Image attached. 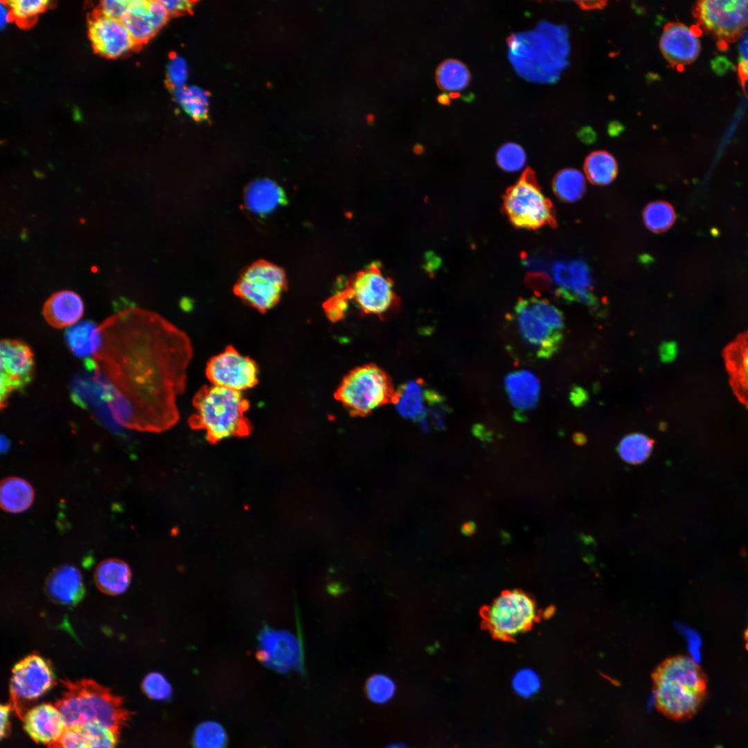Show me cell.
Returning a JSON list of instances; mask_svg holds the SVG:
<instances>
[{"instance_id":"obj_1","label":"cell","mask_w":748,"mask_h":748,"mask_svg":"<svg viewBox=\"0 0 748 748\" xmlns=\"http://www.w3.org/2000/svg\"><path fill=\"white\" fill-rule=\"evenodd\" d=\"M100 346L85 366L113 420L126 428L159 433L179 420L177 397L193 356L188 335L166 318L136 306L109 317Z\"/></svg>"},{"instance_id":"obj_2","label":"cell","mask_w":748,"mask_h":748,"mask_svg":"<svg viewBox=\"0 0 748 748\" xmlns=\"http://www.w3.org/2000/svg\"><path fill=\"white\" fill-rule=\"evenodd\" d=\"M506 42L515 71L528 81L555 82L567 64L569 44L564 26L542 21L534 31L512 33Z\"/></svg>"},{"instance_id":"obj_3","label":"cell","mask_w":748,"mask_h":748,"mask_svg":"<svg viewBox=\"0 0 748 748\" xmlns=\"http://www.w3.org/2000/svg\"><path fill=\"white\" fill-rule=\"evenodd\" d=\"M652 679L657 709L674 720L691 718L706 695L707 677L700 666L688 656L664 660L655 669Z\"/></svg>"},{"instance_id":"obj_4","label":"cell","mask_w":748,"mask_h":748,"mask_svg":"<svg viewBox=\"0 0 748 748\" xmlns=\"http://www.w3.org/2000/svg\"><path fill=\"white\" fill-rule=\"evenodd\" d=\"M193 406L195 412L188 418V425L194 430L204 431L211 444L246 437L251 432V424L245 415L250 404L242 392L204 385L194 395Z\"/></svg>"},{"instance_id":"obj_5","label":"cell","mask_w":748,"mask_h":748,"mask_svg":"<svg viewBox=\"0 0 748 748\" xmlns=\"http://www.w3.org/2000/svg\"><path fill=\"white\" fill-rule=\"evenodd\" d=\"M62 684L64 691L54 705L66 727L99 723L121 731L130 721L132 713L109 688L90 679H64Z\"/></svg>"},{"instance_id":"obj_6","label":"cell","mask_w":748,"mask_h":748,"mask_svg":"<svg viewBox=\"0 0 748 748\" xmlns=\"http://www.w3.org/2000/svg\"><path fill=\"white\" fill-rule=\"evenodd\" d=\"M513 321L524 345L539 358H548L559 348L564 327L560 311L549 301L521 299L515 304Z\"/></svg>"},{"instance_id":"obj_7","label":"cell","mask_w":748,"mask_h":748,"mask_svg":"<svg viewBox=\"0 0 748 748\" xmlns=\"http://www.w3.org/2000/svg\"><path fill=\"white\" fill-rule=\"evenodd\" d=\"M395 391L388 375L370 364L350 371L339 385L335 397L352 414L366 416L392 402Z\"/></svg>"},{"instance_id":"obj_8","label":"cell","mask_w":748,"mask_h":748,"mask_svg":"<svg viewBox=\"0 0 748 748\" xmlns=\"http://www.w3.org/2000/svg\"><path fill=\"white\" fill-rule=\"evenodd\" d=\"M504 210L516 227L536 229L555 224L553 205L543 195L533 172L529 168L506 190Z\"/></svg>"},{"instance_id":"obj_9","label":"cell","mask_w":748,"mask_h":748,"mask_svg":"<svg viewBox=\"0 0 748 748\" xmlns=\"http://www.w3.org/2000/svg\"><path fill=\"white\" fill-rule=\"evenodd\" d=\"M533 600L519 590L505 591L484 612L489 631L500 639H510L527 631L537 618Z\"/></svg>"},{"instance_id":"obj_10","label":"cell","mask_w":748,"mask_h":748,"mask_svg":"<svg viewBox=\"0 0 748 748\" xmlns=\"http://www.w3.org/2000/svg\"><path fill=\"white\" fill-rule=\"evenodd\" d=\"M56 684L50 661L37 653L19 660L12 669L10 696L12 709L22 720L30 703Z\"/></svg>"},{"instance_id":"obj_11","label":"cell","mask_w":748,"mask_h":748,"mask_svg":"<svg viewBox=\"0 0 748 748\" xmlns=\"http://www.w3.org/2000/svg\"><path fill=\"white\" fill-rule=\"evenodd\" d=\"M285 285V275L280 267L258 261L242 272L233 292L245 305L265 313L277 305Z\"/></svg>"},{"instance_id":"obj_12","label":"cell","mask_w":748,"mask_h":748,"mask_svg":"<svg viewBox=\"0 0 748 748\" xmlns=\"http://www.w3.org/2000/svg\"><path fill=\"white\" fill-rule=\"evenodd\" d=\"M693 15L704 32L722 43L733 42L748 27V0L699 1Z\"/></svg>"},{"instance_id":"obj_13","label":"cell","mask_w":748,"mask_h":748,"mask_svg":"<svg viewBox=\"0 0 748 748\" xmlns=\"http://www.w3.org/2000/svg\"><path fill=\"white\" fill-rule=\"evenodd\" d=\"M258 366L254 359L241 354L232 345L211 357L205 374L211 384L242 392L258 383Z\"/></svg>"},{"instance_id":"obj_14","label":"cell","mask_w":748,"mask_h":748,"mask_svg":"<svg viewBox=\"0 0 748 748\" xmlns=\"http://www.w3.org/2000/svg\"><path fill=\"white\" fill-rule=\"evenodd\" d=\"M0 404L6 407L14 391L31 382L35 372L34 355L30 347L17 339H1L0 343Z\"/></svg>"},{"instance_id":"obj_15","label":"cell","mask_w":748,"mask_h":748,"mask_svg":"<svg viewBox=\"0 0 748 748\" xmlns=\"http://www.w3.org/2000/svg\"><path fill=\"white\" fill-rule=\"evenodd\" d=\"M344 293L366 314L382 315L396 305L392 282L376 268L359 273Z\"/></svg>"},{"instance_id":"obj_16","label":"cell","mask_w":748,"mask_h":748,"mask_svg":"<svg viewBox=\"0 0 748 748\" xmlns=\"http://www.w3.org/2000/svg\"><path fill=\"white\" fill-rule=\"evenodd\" d=\"M259 660L281 673L301 670L302 652L296 637L289 632L265 628L259 636Z\"/></svg>"},{"instance_id":"obj_17","label":"cell","mask_w":748,"mask_h":748,"mask_svg":"<svg viewBox=\"0 0 748 748\" xmlns=\"http://www.w3.org/2000/svg\"><path fill=\"white\" fill-rule=\"evenodd\" d=\"M89 37L95 51L109 58L121 57L136 45L121 20L98 12L89 21Z\"/></svg>"},{"instance_id":"obj_18","label":"cell","mask_w":748,"mask_h":748,"mask_svg":"<svg viewBox=\"0 0 748 748\" xmlns=\"http://www.w3.org/2000/svg\"><path fill=\"white\" fill-rule=\"evenodd\" d=\"M170 15L161 1L133 0L121 21L136 44L149 41Z\"/></svg>"},{"instance_id":"obj_19","label":"cell","mask_w":748,"mask_h":748,"mask_svg":"<svg viewBox=\"0 0 748 748\" xmlns=\"http://www.w3.org/2000/svg\"><path fill=\"white\" fill-rule=\"evenodd\" d=\"M660 49L672 66L683 67L694 62L700 51L698 35L682 23L670 22L664 28Z\"/></svg>"},{"instance_id":"obj_20","label":"cell","mask_w":748,"mask_h":748,"mask_svg":"<svg viewBox=\"0 0 748 748\" xmlns=\"http://www.w3.org/2000/svg\"><path fill=\"white\" fill-rule=\"evenodd\" d=\"M551 273L558 285L559 296L579 299L589 304L593 303L590 292L591 276L585 262L580 260L555 261L551 267Z\"/></svg>"},{"instance_id":"obj_21","label":"cell","mask_w":748,"mask_h":748,"mask_svg":"<svg viewBox=\"0 0 748 748\" xmlns=\"http://www.w3.org/2000/svg\"><path fill=\"white\" fill-rule=\"evenodd\" d=\"M722 357L733 393L748 409V330L726 345Z\"/></svg>"},{"instance_id":"obj_22","label":"cell","mask_w":748,"mask_h":748,"mask_svg":"<svg viewBox=\"0 0 748 748\" xmlns=\"http://www.w3.org/2000/svg\"><path fill=\"white\" fill-rule=\"evenodd\" d=\"M120 731L99 723L66 727L62 736L48 748H116Z\"/></svg>"},{"instance_id":"obj_23","label":"cell","mask_w":748,"mask_h":748,"mask_svg":"<svg viewBox=\"0 0 748 748\" xmlns=\"http://www.w3.org/2000/svg\"><path fill=\"white\" fill-rule=\"evenodd\" d=\"M22 722L24 730L35 742L47 746L57 741L66 729L60 711L51 704L32 707Z\"/></svg>"},{"instance_id":"obj_24","label":"cell","mask_w":748,"mask_h":748,"mask_svg":"<svg viewBox=\"0 0 748 748\" xmlns=\"http://www.w3.org/2000/svg\"><path fill=\"white\" fill-rule=\"evenodd\" d=\"M45 591L49 598L57 604L75 605L85 594L80 571L71 565L55 568L46 578Z\"/></svg>"},{"instance_id":"obj_25","label":"cell","mask_w":748,"mask_h":748,"mask_svg":"<svg viewBox=\"0 0 748 748\" xmlns=\"http://www.w3.org/2000/svg\"><path fill=\"white\" fill-rule=\"evenodd\" d=\"M84 305L80 296L71 290L53 293L44 303L42 314L46 321L57 329L70 327L82 317Z\"/></svg>"},{"instance_id":"obj_26","label":"cell","mask_w":748,"mask_h":748,"mask_svg":"<svg viewBox=\"0 0 748 748\" xmlns=\"http://www.w3.org/2000/svg\"><path fill=\"white\" fill-rule=\"evenodd\" d=\"M504 386L510 402L517 414L526 413L537 406L540 383L531 371L522 369L508 373L505 377Z\"/></svg>"},{"instance_id":"obj_27","label":"cell","mask_w":748,"mask_h":748,"mask_svg":"<svg viewBox=\"0 0 748 748\" xmlns=\"http://www.w3.org/2000/svg\"><path fill=\"white\" fill-rule=\"evenodd\" d=\"M244 197L248 208L260 215L271 213L286 200L281 187L267 179H258L251 183L246 190Z\"/></svg>"},{"instance_id":"obj_28","label":"cell","mask_w":748,"mask_h":748,"mask_svg":"<svg viewBox=\"0 0 748 748\" xmlns=\"http://www.w3.org/2000/svg\"><path fill=\"white\" fill-rule=\"evenodd\" d=\"M131 570L126 562L119 559H107L97 566L94 580L103 593L116 596L127 589L131 580Z\"/></svg>"},{"instance_id":"obj_29","label":"cell","mask_w":748,"mask_h":748,"mask_svg":"<svg viewBox=\"0 0 748 748\" xmlns=\"http://www.w3.org/2000/svg\"><path fill=\"white\" fill-rule=\"evenodd\" d=\"M64 339L67 347L74 355L84 358V360L90 359L100 346L99 326L90 320L77 323L66 330Z\"/></svg>"},{"instance_id":"obj_30","label":"cell","mask_w":748,"mask_h":748,"mask_svg":"<svg viewBox=\"0 0 748 748\" xmlns=\"http://www.w3.org/2000/svg\"><path fill=\"white\" fill-rule=\"evenodd\" d=\"M426 388L421 380H410L395 391L393 403L399 414L417 422L427 415Z\"/></svg>"},{"instance_id":"obj_31","label":"cell","mask_w":748,"mask_h":748,"mask_svg":"<svg viewBox=\"0 0 748 748\" xmlns=\"http://www.w3.org/2000/svg\"><path fill=\"white\" fill-rule=\"evenodd\" d=\"M34 490L25 479L9 477L1 481L0 505L9 513H20L28 510L34 501Z\"/></svg>"},{"instance_id":"obj_32","label":"cell","mask_w":748,"mask_h":748,"mask_svg":"<svg viewBox=\"0 0 748 748\" xmlns=\"http://www.w3.org/2000/svg\"><path fill=\"white\" fill-rule=\"evenodd\" d=\"M584 170L589 181L596 185L610 184L616 177L618 165L614 157L603 150L594 151L586 158Z\"/></svg>"},{"instance_id":"obj_33","label":"cell","mask_w":748,"mask_h":748,"mask_svg":"<svg viewBox=\"0 0 748 748\" xmlns=\"http://www.w3.org/2000/svg\"><path fill=\"white\" fill-rule=\"evenodd\" d=\"M436 81L443 91H456L465 89L470 83V73L461 61L447 59L442 62L436 71Z\"/></svg>"},{"instance_id":"obj_34","label":"cell","mask_w":748,"mask_h":748,"mask_svg":"<svg viewBox=\"0 0 748 748\" xmlns=\"http://www.w3.org/2000/svg\"><path fill=\"white\" fill-rule=\"evenodd\" d=\"M553 189L559 199L567 202H573L584 195L586 190L585 179L579 170L564 168L555 175Z\"/></svg>"},{"instance_id":"obj_35","label":"cell","mask_w":748,"mask_h":748,"mask_svg":"<svg viewBox=\"0 0 748 748\" xmlns=\"http://www.w3.org/2000/svg\"><path fill=\"white\" fill-rule=\"evenodd\" d=\"M653 445V440L647 436L639 433L631 434L621 440L618 451L625 462L639 464L648 458Z\"/></svg>"},{"instance_id":"obj_36","label":"cell","mask_w":748,"mask_h":748,"mask_svg":"<svg viewBox=\"0 0 748 748\" xmlns=\"http://www.w3.org/2000/svg\"><path fill=\"white\" fill-rule=\"evenodd\" d=\"M675 217L672 205L661 200L648 204L643 212L645 225L654 233H662L669 229L674 224Z\"/></svg>"},{"instance_id":"obj_37","label":"cell","mask_w":748,"mask_h":748,"mask_svg":"<svg viewBox=\"0 0 748 748\" xmlns=\"http://www.w3.org/2000/svg\"><path fill=\"white\" fill-rule=\"evenodd\" d=\"M178 102L191 117L196 121L207 118L208 96L202 89L190 87L175 89Z\"/></svg>"},{"instance_id":"obj_38","label":"cell","mask_w":748,"mask_h":748,"mask_svg":"<svg viewBox=\"0 0 748 748\" xmlns=\"http://www.w3.org/2000/svg\"><path fill=\"white\" fill-rule=\"evenodd\" d=\"M228 737L223 727L215 721L200 723L193 732V748H226Z\"/></svg>"},{"instance_id":"obj_39","label":"cell","mask_w":748,"mask_h":748,"mask_svg":"<svg viewBox=\"0 0 748 748\" xmlns=\"http://www.w3.org/2000/svg\"><path fill=\"white\" fill-rule=\"evenodd\" d=\"M427 416L432 427L443 430L446 427L449 407L443 395L436 390L427 389Z\"/></svg>"},{"instance_id":"obj_40","label":"cell","mask_w":748,"mask_h":748,"mask_svg":"<svg viewBox=\"0 0 748 748\" xmlns=\"http://www.w3.org/2000/svg\"><path fill=\"white\" fill-rule=\"evenodd\" d=\"M12 19L21 25H28L42 12L49 3L46 0H12L6 1Z\"/></svg>"},{"instance_id":"obj_41","label":"cell","mask_w":748,"mask_h":748,"mask_svg":"<svg viewBox=\"0 0 748 748\" xmlns=\"http://www.w3.org/2000/svg\"><path fill=\"white\" fill-rule=\"evenodd\" d=\"M526 153L517 143H507L501 145L496 154L498 166L506 172L519 170L525 164Z\"/></svg>"},{"instance_id":"obj_42","label":"cell","mask_w":748,"mask_h":748,"mask_svg":"<svg viewBox=\"0 0 748 748\" xmlns=\"http://www.w3.org/2000/svg\"><path fill=\"white\" fill-rule=\"evenodd\" d=\"M395 691V686L393 681L384 675H375L371 677L366 684V693L368 697L377 704L387 702L393 697Z\"/></svg>"},{"instance_id":"obj_43","label":"cell","mask_w":748,"mask_h":748,"mask_svg":"<svg viewBox=\"0 0 748 748\" xmlns=\"http://www.w3.org/2000/svg\"><path fill=\"white\" fill-rule=\"evenodd\" d=\"M142 689L148 697L154 700H168L172 695V688L168 680L157 672H152L144 677Z\"/></svg>"},{"instance_id":"obj_44","label":"cell","mask_w":748,"mask_h":748,"mask_svg":"<svg viewBox=\"0 0 748 748\" xmlns=\"http://www.w3.org/2000/svg\"><path fill=\"white\" fill-rule=\"evenodd\" d=\"M512 685L516 693L522 697H528L538 691L540 680L533 670L523 668L515 674Z\"/></svg>"},{"instance_id":"obj_45","label":"cell","mask_w":748,"mask_h":748,"mask_svg":"<svg viewBox=\"0 0 748 748\" xmlns=\"http://www.w3.org/2000/svg\"><path fill=\"white\" fill-rule=\"evenodd\" d=\"M188 69L185 61L177 55L170 56L167 69V82L174 90L184 87Z\"/></svg>"},{"instance_id":"obj_46","label":"cell","mask_w":748,"mask_h":748,"mask_svg":"<svg viewBox=\"0 0 748 748\" xmlns=\"http://www.w3.org/2000/svg\"><path fill=\"white\" fill-rule=\"evenodd\" d=\"M130 1L127 0H105L100 2L98 12L109 18L121 20L127 12Z\"/></svg>"},{"instance_id":"obj_47","label":"cell","mask_w":748,"mask_h":748,"mask_svg":"<svg viewBox=\"0 0 748 748\" xmlns=\"http://www.w3.org/2000/svg\"><path fill=\"white\" fill-rule=\"evenodd\" d=\"M348 301L345 293L337 295L327 301L324 306L329 319L333 321L340 319L348 308Z\"/></svg>"},{"instance_id":"obj_48","label":"cell","mask_w":748,"mask_h":748,"mask_svg":"<svg viewBox=\"0 0 748 748\" xmlns=\"http://www.w3.org/2000/svg\"><path fill=\"white\" fill-rule=\"evenodd\" d=\"M170 16H177L193 10L195 1L186 0L161 1Z\"/></svg>"},{"instance_id":"obj_49","label":"cell","mask_w":748,"mask_h":748,"mask_svg":"<svg viewBox=\"0 0 748 748\" xmlns=\"http://www.w3.org/2000/svg\"><path fill=\"white\" fill-rule=\"evenodd\" d=\"M527 287L536 290H545L549 287L550 279L542 273L528 274L525 278Z\"/></svg>"},{"instance_id":"obj_50","label":"cell","mask_w":748,"mask_h":748,"mask_svg":"<svg viewBox=\"0 0 748 748\" xmlns=\"http://www.w3.org/2000/svg\"><path fill=\"white\" fill-rule=\"evenodd\" d=\"M740 61L739 72L742 80L748 78V33L743 35L740 43Z\"/></svg>"},{"instance_id":"obj_51","label":"cell","mask_w":748,"mask_h":748,"mask_svg":"<svg viewBox=\"0 0 748 748\" xmlns=\"http://www.w3.org/2000/svg\"><path fill=\"white\" fill-rule=\"evenodd\" d=\"M12 707L9 703L8 704H1V738H5L7 736L9 732V716L10 712Z\"/></svg>"},{"instance_id":"obj_52","label":"cell","mask_w":748,"mask_h":748,"mask_svg":"<svg viewBox=\"0 0 748 748\" xmlns=\"http://www.w3.org/2000/svg\"><path fill=\"white\" fill-rule=\"evenodd\" d=\"M12 19L11 12L6 1L0 3V25L3 28Z\"/></svg>"},{"instance_id":"obj_53","label":"cell","mask_w":748,"mask_h":748,"mask_svg":"<svg viewBox=\"0 0 748 748\" xmlns=\"http://www.w3.org/2000/svg\"><path fill=\"white\" fill-rule=\"evenodd\" d=\"M576 3L582 10H594L603 8L607 3L606 1H580Z\"/></svg>"},{"instance_id":"obj_54","label":"cell","mask_w":748,"mask_h":748,"mask_svg":"<svg viewBox=\"0 0 748 748\" xmlns=\"http://www.w3.org/2000/svg\"><path fill=\"white\" fill-rule=\"evenodd\" d=\"M440 260H438V258L434 255H431L429 258H427V269L432 272L436 270L440 265Z\"/></svg>"},{"instance_id":"obj_55","label":"cell","mask_w":748,"mask_h":748,"mask_svg":"<svg viewBox=\"0 0 748 748\" xmlns=\"http://www.w3.org/2000/svg\"><path fill=\"white\" fill-rule=\"evenodd\" d=\"M10 441L7 437L3 435L1 436V447L0 450L2 454L6 453L10 449Z\"/></svg>"},{"instance_id":"obj_56","label":"cell","mask_w":748,"mask_h":748,"mask_svg":"<svg viewBox=\"0 0 748 748\" xmlns=\"http://www.w3.org/2000/svg\"><path fill=\"white\" fill-rule=\"evenodd\" d=\"M437 101L440 104L443 105L449 106L451 104L449 96L447 93H441L438 95L437 97Z\"/></svg>"},{"instance_id":"obj_57","label":"cell","mask_w":748,"mask_h":748,"mask_svg":"<svg viewBox=\"0 0 748 748\" xmlns=\"http://www.w3.org/2000/svg\"><path fill=\"white\" fill-rule=\"evenodd\" d=\"M621 125L617 123H614L609 125V132L611 133H617L621 131Z\"/></svg>"},{"instance_id":"obj_58","label":"cell","mask_w":748,"mask_h":748,"mask_svg":"<svg viewBox=\"0 0 748 748\" xmlns=\"http://www.w3.org/2000/svg\"><path fill=\"white\" fill-rule=\"evenodd\" d=\"M375 119V116L372 113L368 114L366 115V122L368 124L373 123L374 122Z\"/></svg>"},{"instance_id":"obj_59","label":"cell","mask_w":748,"mask_h":748,"mask_svg":"<svg viewBox=\"0 0 748 748\" xmlns=\"http://www.w3.org/2000/svg\"><path fill=\"white\" fill-rule=\"evenodd\" d=\"M449 96L452 99H458V98H460L461 93L458 92L451 91L449 93Z\"/></svg>"},{"instance_id":"obj_60","label":"cell","mask_w":748,"mask_h":748,"mask_svg":"<svg viewBox=\"0 0 748 748\" xmlns=\"http://www.w3.org/2000/svg\"><path fill=\"white\" fill-rule=\"evenodd\" d=\"M385 748H407L404 745L400 744H392Z\"/></svg>"},{"instance_id":"obj_61","label":"cell","mask_w":748,"mask_h":748,"mask_svg":"<svg viewBox=\"0 0 748 748\" xmlns=\"http://www.w3.org/2000/svg\"><path fill=\"white\" fill-rule=\"evenodd\" d=\"M745 648L748 650V627L745 632Z\"/></svg>"}]
</instances>
